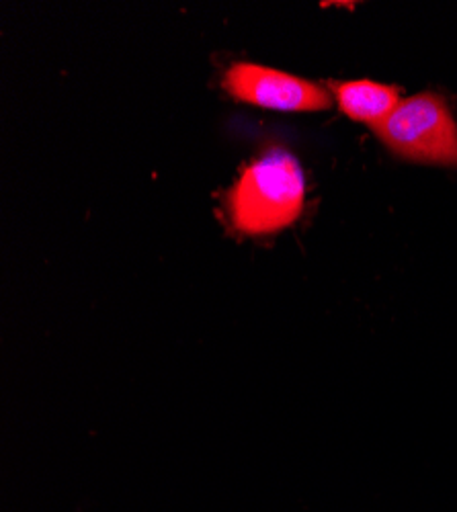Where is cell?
Wrapping results in <instances>:
<instances>
[{"instance_id": "obj_1", "label": "cell", "mask_w": 457, "mask_h": 512, "mask_svg": "<svg viewBox=\"0 0 457 512\" xmlns=\"http://www.w3.org/2000/svg\"><path fill=\"white\" fill-rule=\"evenodd\" d=\"M304 203V173L285 150H271L246 166L228 193L230 222L246 236H265L292 226L302 216Z\"/></svg>"}, {"instance_id": "obj_2", "label": "cell", "mask_w": 457, "mask_h": 512, "mask_svg": "<svg viewBox=\"0 0 457 512\" xmlns=\"http://www.w3.org/2000/svg\"><path fill=\"white\" fill-rule=\"evenodd\" d=\"M373 132L404 160L457 166V123L449 105L437 93L402 99Z\"/></svg>"}, {"instance_id": "obj_3", "label": "cell", "mask_w": 457, "mask_h": 512, "mask_svg": "<svg viewBox=\"0 0 457 512\" xmlns=\"http://www.w3.org/2000/svg\"><path fill=\"white\" fill-rule=\"evenodd\" d=\"M226 91L248 105L277 111H324L332 97L318 84L259 64H234L224 76Z\"/></svg>"}, {"instance_id": "obj_4", "label": "cell", "mask_w": 457, "mask_h": 512, "mask_svg": "<svg viewBox=\"0 0 457 512\" xmlns=\"http://www.w3.org/2000/svg\"><path fill=\"white\" fill-rule=\"evenodd\" d=\"M330 91L347 117L369 125L371 130L380 127L402 101L396 87L373 80L330 82Z\"/></svg>"}]
</instances>
